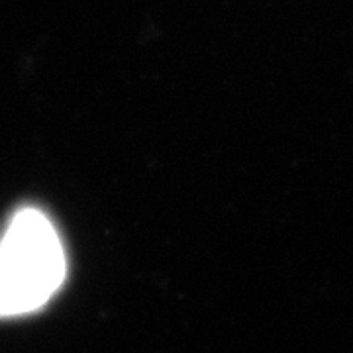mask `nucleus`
Here are the masks:
<instances>
[{
	"label": "nucleus",
	"mask_w": 353,
	"mask_h": 353,
	"mask_svg": "<svg viewBox=\"0 0 353 353\" xmlns=\"http://www.w3.org/2000/svg\"><path fill=\"white\" fill-rule=\"evenodd\" d=\"M63 243L38 208H24L0 238V318L36 312L61 289Z\"/></svg>",
	"instance_id": "f257e3e1"
}]
</instances>
